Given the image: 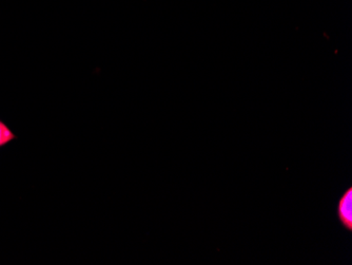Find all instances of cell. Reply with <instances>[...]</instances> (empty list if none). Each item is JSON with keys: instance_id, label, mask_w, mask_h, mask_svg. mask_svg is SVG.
Returning <instances> with one entry per match:
<instances>
[{"instance_id": "obj_2", "label": "cell", "mask_w": 352, "mask_h": 265, "mask_svg": "<svg viewBox=\"0 0 352 265\" xmlns=\"http://www.w3.org/2000/svg\"><path fill=\"white\" fill-rule=\"evenodd\" d=\"M16 138L17 136L12 131L11 128L3 120H0V149L15 141Z\"/></svg>"}, {"instance_id": "obj_1", "label": "cell", "mask_w": 352, "mask_h": 265, "mask_svg": "<svg viewBox=\"0 0 352 265\" xmlns=\"http://www.w3.org/2000/svg\"><path fill=\"white\" fill-rule=\"evenodd\" d=\"M337 217L347 231H352V189L349 187L340 198L337 204Z\"/></svg>"}]
</instances>
